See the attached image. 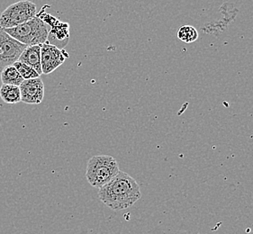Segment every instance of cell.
<instances>
[{"label":"cell","mask_w":253,"mask_h":234,"mask_svg":"<svg viewBox=\"0 0 253 234\" xmlns=\"http://www.w3.org/2000/svg\"><path fill=\"white\" fill-rule=\"evenodd\" d=\"M141 197L142 192L136 180L121 170L98 191V198L114 211L129 208Z\"/></svg>","instance_id":"6da1fadb"},{"label":"cell","mask_w":253,"mask_h":234,"mask_svg":"<svg viewBox=\"0 0 253 234\" xmlns=\"http://www.w3.org/2000/svg\"><path fill=\"white\" fill-rule=\"evenodd\" d=\"M120 171L117 159L109 155H96L88 159L86 178L93 188L100 189Z\"/></svg>","instance_id":"7a4b0ae2"},{"label":"cell","mask_w":253,"mask_h":234,"mask_svg":"<svg viewBox=\"0 0 253 234\" xmlns=\"http://www.w3.org/2000/svg\"><path fill=\"white\" fill-rule=\"evenodd\" d=\"M5 31L15 40L26 46L42 45L47 41L49 35L45 23L37 15L19 26L5 28Z\"/></svg>","instance_id":"3957f363"},{"label":"cell","mask_w":253,"mask_h":234,"mask_svg":"<svg viewBox=\"0 0 253 234\" xmlns=\"http://www.w3.org/2000/svg\"><path fill=\"white\" fill-rule=\"evenodd\" d=\"M36 16V5L28 0H21L7 6L0 15V27L19 26Z\"/></svg>","instance_id":"277c9868"},{"label":"cell","mask_w":253,"mask_h":234,"mask_svg":"<svg viewBox=\"0 0 253 234\" xmlns=\"http://www.w3.org/2000/svg\"><path fill=\"white\" fill-rule=\"evenodd\" d=\"M26 47L0 27V72L18 61Z\"/></svg>","instance_id":"5b68a950"},{"label":"cell","mask_w":253,"mask_h":234,"mask_svg":"<svg viewBox=\"0 0 253 234\" xmlns=\"http://www.w3.org/2000/svg\"><path fill=\"white\" fill-rule=\"evenodd\" d=\"M69 54L48 41L41 46V65L42 74H50L62 65Z\"/></svg>","instance_id":"8992f818"},{"label":"cell","mask_w":253,"mask_h":234,"mask_svg":"<svg viewBox=\"0 0 253 234\" xmlns=\"http://www.w3.org/2000/svg\"><path fill=\"white\" fill-rule=\"evenodd\" d=\"M21 101L28 105H39L44 98V84L39 78L25 79L20 86Z\"/></svg>","instance_id":"52a82bcc"},{"label":"cell","mask_w":253,"mask_h":234,"mask_svg":"<svg viewBox=\"0 0 253 234\" xmlns=\"http://www.w3.org/2000/svg\"><path fill=\"white\" fill-rule=\"evenodd\" d=\"M41 46H27L18 59V61L21 62H24L34 68L40 76L42 74L41 65Z\"/></svg>","instance_id":"ba28073f"},{"label":"cell","mask_w":253,"mask_h":234,"mask_svg":"<svg viewBox=\"0 0 253 234\" xmlns=\"http://www.w3.org/2000/svg\"><path fill=\"white\" fill-rule=\"evenodd\" d=\"M0 97L3 102L9 105H15L22 102L20 87L14 85L2 84V87H0Z\"/></svg>","instance_id":"9c48e42d"},{"label":"cell","mask_w":253,"mask_h":234,"mask_svg":"<svg viewBox=\"0 0 253 234\" xmlns=\"http://www.w3.org/2000/svg\"><path fill=\"white\" fill-rule=\"evenodd\" d=\"M69 37H70L69 26L67 24H63L60 22L58 25L52 27V29L48 35L47 41L52 45H54L55 41H57L64 42V44L66 45Z\"/></svg>","instance_id":"30bf717a"},{"label":"cell","mask_w":253,"mask_h":234,"mask_svg":"<svg viewBox=\"0 0 253 234\" xmlns=\"http://www.w3.org/2000/svg\"><path fill=\"white\" fill-rule=\"evenodd\" d=\"M0 73H1L0 78H1L2 84L14 85V86L19 87L22 82L25 80L14 65L6 67Z\"/></svg>","instance_id":"8fae6325"},{"label":"cell","mask_w":253,"mask_h":234,"mask_svg":"<svg viewBox=\"0 0 253 234\" xmlns=\"http://www.w3.org/2000/svg\"><path fill=\"white\" fill-rule=\"evenodd\" d=\"M177 38L186 43H192L198 39V32L191 26H181L177 31Z\"/></svg>","instance_id":"7c38bea8"},{"label":"cell","mask_w":253,"mask_h":234,"mask_svg":"<svg viewBox=\"0 0 253 234\" xmlns=\"http://www.w3.org/2000/svg\"><path fill=\"white\" fill-rule=\"evenodd\" d=\"M13 65L16 68V70L18 71L19 74L24 79H31V78H36L40 77L38 72H36L34 68H32L24 62H21L19 61H15Z\"/></svg>","instance_id":"4fadbf2b"}]
</instances>
